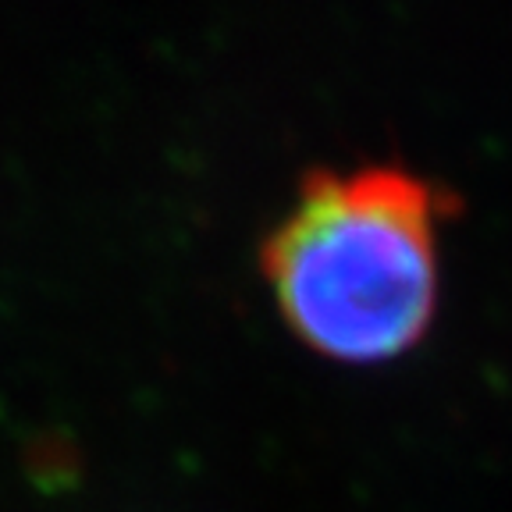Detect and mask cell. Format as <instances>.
<instances>
[{
    "label": "cell",
    "mask_w": 512,
    "mask_h": 512,
    "mask_svg": "<svg viewBox=\"0 0 512 512\" xmlns=\"http://www.w3.org/2000/svg\"><path fill=\"white\" fill-rule=\"evenodd\" d=\"M452 196L399 164L317 168L260 246L285 328L317 356L377 367L424 342Z\"/></svg>",
    "instance_id": "1"
}]
</instances>
